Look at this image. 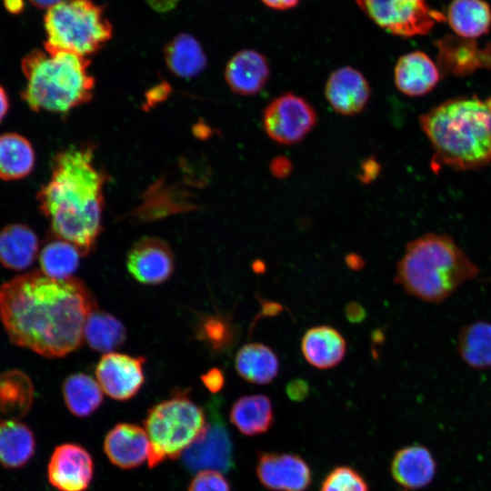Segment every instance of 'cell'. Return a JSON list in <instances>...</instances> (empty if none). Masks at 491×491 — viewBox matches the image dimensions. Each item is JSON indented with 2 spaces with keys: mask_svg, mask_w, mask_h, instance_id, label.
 Segmentation results:
<instances>
[{
  "mask_svg": "<svg viewBox=\"0 0 491 491\" xmlns=\"http://www.w3.org/2000/svg\"><path fill=\"white\" fill-rule=\"evenodd\" d=\"M32 5L39 8H50L63 0H29Z\"/></svg>",
  "mask_w": 491,
  "mask_h": 491,
  "instance_id": "cell-48",
  "label": "cell"
},
{
  "mask_svg": "<svg viewBox=\"0 0 491 491\" xmlns=\"http://www.w3.org/2000/svg\"><path fill=\"white\" fill-rule=\"evenodd\" d=\"M478 274V266L452 237L426 233L406 245L394 281L421 301L440 304Z\"/></svg>",
  "mask_w": 491,
  "mask_h": 491,
  "instance_id": "cell-4",
  "label": "cell"
},
{
  "mask_svg": "<svg viewBox=\"0 0 491 491\" xmlns=\"http://www.w3.org/2000/svg\"><path fill=\"white\" fill-rule=\"evenodd\" d=\"M457 352L471 368H491V323L478 320L464 326L457 337Z\"/></svg>",
  "mask_w": 491,
  "mask_h": 491,
  "instance_id": "cell-30",
  "label": "cell"
},
{
  "mask_svg": "<svg viewBox=\"0 0 491 491\" xmlns=\"http://www.w3.org/2000/svg\"><path fill=\"white\" fill-rule=\"evenodd\" d=\"M371 95L367 79L357 69L343 66L335 70L325 86V96L339 115L352 116L366 106Z\"/></svg>",
  "mask_w": 491,
  "mask_h": 491,
  "instance_id": "cell-16",
  "label": "cell"
},
{
  "mask_svg": "<svg viewBox=\"0 0 491 491\" xmlns=\"http://www.w3.org/2000/svg\"><path fill=\"white\" fill-rule=\"evenodd\" d=\"M91 454L75 443L61 444L54 449L47 466L49 483L59 491H84L94 476Z\"/></svg>",
  "mask_w": 491,
  "mask_h": 491,
  "instance_id": "cell-11",
  "label": "cell"
},
{
  "mask_svg": "<svg viewBox=\"0 0 491 491\" xmlns=\"http://www.w3.org/2000/svg\"><path fill=\"white\" fill-rule=\"evenodd\" d=\"M256 472L260 483L271 491H306L312 483L306 461L290 453L260 452Z\"/></svg>",
  "mask_w": 491,
  "mask_h": 491,
  "instance_id": "cell-12",
  "label": "cell"
},
{
  "mask_svg": "<svg viewBox=\"0 0 491 491\" xmlns=\"http://www.w3.org/2000/svg\"><path fill=\"white\" fill-rule=\"evenodd\" d=\"M380 170V164L375 158L369 157L362 162L358 178L364 184H368L376 178Z\"/></svg>",
  "mask_w": 491,
  "mask_h": 491,
  "instance_id": "cell-39",
  "label": "cell"
},
{
  "mask_svg": "<svg viewBox=\"0 0 491 491\" xmlns=\"http://www.w3.org/2000/svg\"><path fill=\"white\" fill-rule=\"evenodd\" d=\"M360 9L374 23L401 37L428 34L433 27L446 20L426 0H356Z\"/></svg>",
  "mask_w": 491,
  "mask_h": 491,
  "instance_id": "cell-8",
  "label": "cell"
},
{
  "mask_svg": "<svg viewBox=\"0 0 491 491\" xmlns=\"http://www.w3.org/2000/svg\"><path fill=\"white\" fill-rule=\"evenodd\" d=\"M39 247L36 234L24 224H9L0 230V264L21 271L35 261Z\"/></svg>",
  "mask_w": 491,
  "mask_h": 491,
  "instance_id": "cell-22",
  "label": "cell"
},
{
  "mask_svg": "<svg viewBox=\"0 0 491 491\" xmlns=\"http://www.w3.org/2000/svg\"><path fill=\"white\" fill-rule=\"evenodd\" d=\"M200 337L215 349L229 346L234 339L231 324L221 316H207L201 323Z\"/></svg>",
  "mask_w": 491,
  "mask_h": 491,
  "instance_id": "cell-35",
  "label": "cell"
},
{
  "mask_svg": "<svg viewBox=\"0 0 491 491\" xmlns=\"http://www.w3.org/2000/svg\"><path fill=\"white\" fill-rule=\"evenodd\" d=\"M270 76L266 57L252 49L237 52L227 62L225 79L229 88L240 95H253L260 92Z\"/></svg>",
  "mask_w": 491,
  "mask_h": 491,
  "instance_id": "cell-19",
  "label": "cell"
},
{
  "mask_svg": "<svg viewBox=\"0 0 491 491\" xmlns=\"http://www.w3.org/2000/svg\"><path fill=\"white\" fill-rule=\"evenodd\" d=\"M147 3L156 11L166 12L173 9L178 0H146Z\"/></svg>",
  "mask_w": 491,
  "mask_h": 491,
  "instance_id": "cell-44",
  "label": "cell"
},
{
  "mask_svg": "<svg viewBox=\"0 0 491 491\" xmlns=\"http://www.w3.org/2000/svg\"><path fill=\"white\" fill-rule=\"evenodd\" d=\"M84 338L93 349L110 353L125 342L126 331L114 316L95 309L86 319Z\"/></svg>",
  "mask_w": 491,
  "mask_h": 491,
  "instance_id": "cell-32",
  "label": "cell"
},
{
  "mask_svg": "<svg viewBox=\"0 0 491 491\" xmlns=\"http://www.w3.org/2000/svg\"><path fill=\"white\" fill-rule=\"evenodd\" d=\"M347 320L354 324L361 323L366 317V309L358 302H349L345 308Z\"/></svg>",
  "mask_w": 491,
  "mask_h": 491,
  "instance_id": "cell-41",
  "label": "cell"
},
{
  "mask_svg": "<svg viewBox=\"0 0 491 491\" xmlns=\"http://www.w3.org/2000/svg\"><path fill=\"white\" fill-rule=\"evenodd\" d=\"M81 256L75 246L55 236L41 250L39 256L41 272L55 279L71 277L78 267Z\"/></svg>",
  "mask_w": 491,
  "mask_h": 491,
  "instance_id": "cell-33",
  "label": "cell"
},
{
  "mask_svg": "<svg viewBox=\"0 0 491 491\" xmlns=\"http://www.w3.org/2000/svg\"><path fill=\"white\" fill-rule=\"evenodd\" d=\"M103 447L113 465L121 469H133L148 458L150 444L144 428L120 423L107 432Z\"/></svg>",
  "mask_w": 491,
  "mask_h": 491,
  "instance_id": "cell-17",
  "label": "cell"
},
{
  "mask_svg": "<svg viewBox=\"0 0 491 491\" xmlns=\"http://www.w3.org/2000/svg\"><path fill=\"white\" fill-rule=\"evenodd\" d=\"M435 45L441 75H466L479 68L491 70V42L481 48L476 39L446 35Z\"/></svg>",
  "mask_w": 491,
  "mask_h": 491,
  "instance_id": "cell-15",
  "label": "cell"
},
{
  "mask_svg": "<svg viewBox=\"0 0 491 491\" xmlns=\"http://www.w3.org/2000/svg\"><path fill=\"white\" fill-rule=\"evenodd\" d=\"M96 303L76 277L51 278L31 271L0 286V318L16 346L45 357L76 350Z\"/></svg>",
  "mask_w": 491,
  "mask_h": 491,
  "instance_id": "cell-1",
  "label": "cell"
},
{
  "mask_svg": "<svg viewBox=\"0 0 491 491\" xmlns=\"http://www.w3.org/2000/svg\"><path fill=\"white\" fill-rule=\"evenodd\" d=\"M429 140L431 169L474 170L491 164V95L447 99L419 115Z\"/></svg>",
  "mask_w": 491,
  "mask_h": 491,
  "instance_id": "cell-3",
  "label": "cell"
},
{
  "mask_svg": "<svg viewBox=\"0 0 491 491\" xmlns=\"http://www.w3.org/2000/svg\"><path fill=\"white\" fill-rule=\"evenodd\" d=\"M9 108V100L7 94L3 86L0 85V122L5 116Z\"/></svg>",
  "mask_w": 491,
  "mask_h": 491,
  "instance_id": "cell-47",
  "label": "cell"
},
{
  "mask_svg": "<svg viewBox=\"0 0 491 491\" xmlns=\"http://www.w3.org/2000/svg\"><path fill=\"white\" fill-rule=\"evenodd\" d=\"M36 448L33 431L20 421L0 423V464L8 469L25 466Z\"/></svg>",
  "mask_w": 491,
  "mask_h": 491,
  "instance_id": "cell-27",
  "label": "cell"
},
{
  "mask_svg": "<svg viewBox=\"0 0 491 491\" xmlns=\"http://www.w3.org/2000/svg\"><path fill=\"white\" fill-rule=\"evenodd\" d=\"M219 404L217 398L208 403L209 422L181 455L182 464L190 473L204 470L227 473L235 466L233 444L219 412Z\"/></svg>",
  "mask_w": 491,
  "mask_h": 491,
  "instance_id": "cell-9",
  "label": "cell"
},
{
  "mask_svg": "<svg viewBox=\"0 0 491 491\" xmlns=\"http://www.w3.org/2000/svg\"><path fill=\"white\" fill-rule=\"evenodd\" d=\"M229 417L237 430L248 436L266 433L275 419L272 402L262 394L239 397L231 406Z\"/></svg>",
  "mask_w": 491,
  "mask_h": 491,
  "instance_id": "cell-24",
  "label": "cell"
},
{
  "mask_svg": "<svg viewBox=\"0 0 491 491\" xmlns=\"http://www.w3.org/2000/svg\"><path fill=\"white\" fill-rule=\"evenodd\" d=\"M286 393L292 401H304L309 395V384L302 378L293 379L286 385Z\"/></svg>",
  "mask_w": 491,
  "mask_h": 491,
  "instance_id": "cell-37",
  "label": "cell"
},
{
  "mask_svg": "<svg viewBox=\"0 0 491 491\" xmlns=\"http://www.w3.org/2000/svg\"><path fill=\"white\" fill-rule=\"evenodd\" d=\"M62 394L68 410L80 418L92 415L103 402V390L98 382L84 373L67 376L62 386Z\"/></svg>",
  "mask_w": 491,
  "mask_h": 491,
  "instance_id": "cell-31",
  "label": "cell"
},
{
  "mask_svg": "<svg viewBox=\"0 0 491 491\" xmlns=\"http://www.w3.org/2000/svg\"><path fill=\"white\" fill-rule=\"evenodd\" d=\"M266 6L276 9L286 10L296 6L300 0H261Z\"/></svg>",
  "mask_w": 491,
  "mask_h": 491,
  "instance_id": "cell-42",
  "label": "cell"
},
{
  "mask_svg": "<svg viewBox=\"0 0 491 491\" xmlns=\"http://www.w3.org/2000/svg\"><path fill=\"white\" fill-rule=\"evenodd\" d=\"M126 267L136 281L145 285H158L172 275L175 267L174 255L164 240L145 236L130 248Z\"/></svg>",
  "mask_w": 491,
  "mask_h": 491,
  "instance_id": "cell-14",
  "label": "cell"
},
{
  "mask_svg": "<svg viewBox=\"0 0 491 491\" xmlns=\"http://www.w3.org/2000/svg\"><path fill=\"white\" fill-rule=\"evenodd\" d=\"M205 417V410L180 391L150 407L144 421L150 444L149 467L181 456L204 431Z\"/></svg>",
  "mask_w": 491,
  "mask_h": 491,
  "instance_id": "cell-6",
  "label": "cell"
},
{
  "mask_svg": "<svg viewBox=\"0 0 491 491\" xmlns=\"http://www.w3.org/2000/svg\"><path fill=\"white\" fill-rule=\"evenodd\" d=\"M143 357L106 353L95 367V376L103 392L113 399L125 401L134 397L145 381Z\"/></svg>",
  "mask_w": 491,
  "mask_h": 491,
  "instance_id": "cell-13",
  "label": "cell"
},
{
  "mask_svg": "<svg viewBox=\"0 0 491 491\" xmlns=\"http://www.w3.org/2000/svg\"><path fill=\"white\" fill-rule=\"evenodd\" d=\"M440 76L437 65L422 51H413L402 55L394 69L396 88L412 97L431 92L438 84Z\"/></svg>",
  "mask_w": 491,
  "mask_h": 491,
  "instance_id": "cell-20",
  "label": "cell"
},
{
  "mask_svg": "<svg viewBox=\"0 0 491 491\" xmlns=\"http://www.w3.org/2000/svg\"><path fill=\"white\" fill-rule=\"evenodd\" d=\"M45 46L85 57L99 51L111 39L112 25L93 0H63L45 15Z\"/></svg>",
  "mask_w": 491,
  "mask_h": 491,
  "instance_id": "cell-7",
  "label": "cell"
},
{
  "mask_svg": "<svg viewBox=\"0 0 491 491\" xmlns=\"http://www.w3.org/2000/svg\"><path fill=\"white\" fill-rule=\"evenodd\" d=\"M394 480L407 489L427 486L436 473V462L431 451L422 445H411L398 449L390 463Z\"/></svg>",
  "mask_w": 491,
  "mask_h": 491,
  "instance_id": "cell-18",
  "label": "cell"
},
{
  "mask_svg": "<svg viewBox=\"0 0 491 491\" xmlns=\"http://www.w3.org/2000/svg\"><path fill=\"white\" fill-rule=\"evenodd\" d=\"M456 35L476 39L491 27V8L484 0H453L446 16Z\"/></svg>",
  "mask_w": 491,
  "mask_h": 491,
  "instance_id": "cell-26",
  "label": "cell"
},
{
  "mask_svg": "<svg viewBox=\"0 0 491 491\" xmlns=\"http://www.w3.org/2000/svg\"><path fill=\"white\" fill-rule=\"evenodd\" d=\"M265 264L260 261V260H256L253 263V269L256 272V273H261V272H264L265 271Z\"/></svg>",
  "mask_w": 491,
  "mask_h": 491,
  "instance_id": "cell-49",
  "label": "cell"
},
{
  "mask_svg": "<svg viewBox=\"0 0 491 491\" xmlns=\"http://www.w3.org/2000/svg\"><path fill=\"white\" fill-rule=\"evenodd\" d=\"M165 61L169 70L181 78L198 75L206 65V56L198 41L189 34H179L165 47Z\"/></svg>",
  "mask_w": 491,
  "mask_h": 491,
  "instance_id": "cell-28",
  "label": "cell"
},
{
  "mask_svg": "<svg viewBox=\"0 0 491 491\" xmlns=\"http://www.w3.org/2000/svg\"><path fill=\"white\" fill-rule=\"evenodd\" d=\"M301 350L309 365L318 369H329L337 366L345 357L346 342L336 328L317 326L304 334Z\"/></svg>",
  "mask_w": 491,
  "mask_h": 491,
  "instance_id": "cell-21",
  "label": "cell"
},
{
  "mask_svg": "<svg viewBox=\"0 0 491 491\" xmlns=\"http://www.w3.org/2000/svg\"><path fill=\"white\" fill-rule=\"evenodd\" d=\"M266 135L280 145L302 141L317 122L316 112L304 97L291 92L272 100L263 112Z\"/></svg>",
  "mask_w": 491,
  "mask_h": 491,
  "instance_id": "cell-10",
  "label": "cell"
},
{
  "mask_svg": "<svg viewBox=\"0 0 491 491\" xmlns=\"http://www.w3.org/2000/svg\"><path fill=\"white\" fill-rule=\"evenodd\" d=\"M34 391L31 378L23 371L0 373V423L23 418L32 407Z\"/></svg>",
  "mask_w": 491,
  "mask_h": 491,
  "instance_id": "cell-23",
  "label": "cell"
},
{
  "mask_svg": "<svg viewBox=\"0 0 491 491\" xmlns=\"http://www.w3.org/2000/svg\"><path fill=\"white\" fill-rule=\"evenodd\" d=\"M105 179L91 146L68 148L54 157L50 179L37 193L40 211L55 236L75 246L82 256L94 248L102 229Z\"/></svg>",
  "mask_w": 491,
  "mask_h": 491,
  "instance_id": "cell-2",
  "label": "cell"
},
{
  "mask_svg": "<svg viewBox=\"0 0 491 491\" xmlns=\"http://www.w3.org/2000/svg\"><path fill=\"white\" fill-rule=\"evenodd\" d=\"M235 366L244 380L256 385L271 383L279 372L277 356L269 346L261 343L243 346L236 353Z\"/></svg>",
  "mask_w": 491,
  "mask_h": 491,
  "instance_id": "cell-25",
  "label": "cell"
},
{
  "mask_svg": "<svg viewBox=\"0 0 491 491\" xmlns=\"http://www.w3.org/2000/svg\"><path fill=\"white\" fill-rule=\"evenodd\" d=\"M320 491H369L365 478L354 468L339 466L323 480Z\"/></svg>",
  "mask_w": 491,
  "mask_h": 491,
  "instance_id": "cell-34",
  "label": "cell"
},
{
  "mask_svg": "<svg viewBox=\"0 0 491 491\" xmlns=\"http://www.w3.org/2000/svg\"><path fill=\"white\" fill-rule=\"evenodd\" d=\"M187 491H231V488L221 472L204 470L195 474Z\"/></svg>",
  "mask_w": 491,
  "mask_h": 491,
  "instance_id": "cell-36",
  "label": "cell"
},
{
  "mask_svg": "<svg viewBox=\"0 0 491 491\" xmlns=\"http://www.w3.org/2000/svg\"><path fill=\"white\" fill-rule=\"evenodd\" d=\"M203 383L212 393H216L222 389L225 379L221 370L217 368L211 369L202 376Z\"/></svg>",
  "mask_w": 491,
  "mask_h": 491,
  "instance_id": "cell-40",
  "label": "cell"
},
{
  "mask_svg": "<svg viewBox=\"0 0 491 491\" xmlns=\"http://www.w3.org/2000/svg\"><path fill=\"white\" fill-rule=\"evenodd\" d=\"M346 265L354 271H358L365 266L364 259L356 253L348 254L345 258Z\"/></svg>",
  "mask_w": 491,
  "mask_h": 491,
  "instance_id": "cell-43",
  "label": "cell"
},
{
  "mask_svg": "<svg viewBox=\"0 0 491 491\" xmlns=\"http://www.w3.org/2000/svg\"><path fill=\"white\" fill-rule=\"evenodd\" d=\"M4 5L11 14H19L25 8L24 0H4Z\"/></svg>",
  "mask_w": 491,
  "mask_h": 491,
  "instance_id": "cell-46",
  "label": "cell"
},
{
  "mask_svg": "<svg viewBox=\"0 0 491 491\" xmlns=\"http://www.w3.org/2000/svg\"><path fill=\"white\" fill-rule=\"evenodd\" d=\"M87 57L45 46L25 55L21 66L26 79L22 98L35 112L65 114L87 103L95 80Z\"/></svg>",
  "mask_w": 491,
  "mask_h": 491,
  "instance_id": "cell-5",
  "label": "cell"
},
{
  "mask_svg": "<svg viewBox=\"0 0 491 491\" xmlns=\"http://www.w3.org/2000/svg\"><path fill=\"white\" fill-rule=\"evenodd\" d=\"M282 311V306L276 302L262 301L261 316H275Z\"/></svg>",
  "mask_w": 491,
  "mask_h": 491,
  "instance_id": "cell-45",
  "label": "cell"
},
{
  "mask_svg": "<svg viewBox=\"0 0 491 491\" xmlns=\"http://www.w3.org/2000/svg\"><path fill=\"white\" fill-rule=\"evenodd\" d=\"M35 154L25 137L15 133L0 135V178L18 180L27 176L34 169Z\"/></svg>",
  "mask_w": 491,
  "mask_h": 491,
  "instance_id": "cell-29",
  "label": "cell"
},
{
  "mask_svg": "<svg viewBox=\"0 0 491 491\" xmlns=\"http://www.w3.org/2000/svg\"><path fill=\"white\" fill-rule=\"evenodd\" d=\"M293 169L291 160L286 155L275 156L269 165V171L272 175L278 179L287 177Z\"/></svg>",
  "mask_w": 491,
  "mask_h": 491,
  "instance_id": "cell-38",
  "label": "cell"
}]
</instances>
